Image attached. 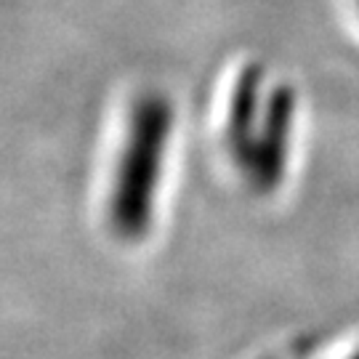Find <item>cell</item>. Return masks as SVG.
<instances>
[{
  "label": "cell",
  "instance_id": "cell-1",
  "mask_svg": "<svg viewBox=\"0 0 359 359\" xmlns=\"http://www.w3.org/2000/svg\"><path fill=\"white\" fill-rule=\"evenodd\" d=\"M173 133V107L163 93H144L130 107L123 149L117 157L109 224L120 240L139 243L152 229L157 189Z\"/></svg>",
  "mask_w": 359,
  "mask_h": 359
},
{
  "label": "cell",
  "instance_id": "cell-2",
  "mask_svg": "<svg viewBox=\"0 0 359 359\" xmlns=\"http://www.w3.org/2000/svg\"><path fill=\"white\" fill-rule=\"evenodd\" d=\"M295 120V93L287 83H280L266 93L264 115L245 157L237 163L248 184L258 194L274 192L285 179L290 157V136Z\"/></svg>",
  "mask_w": 359,
  "mask_h": 359
},
{
  "label": "cell",
  "instance_id": "cell-3",
  "mask_svg": "<svg viewBox=\"0 0 359 359\" xmlns=\"http://www.w3.org/2000/svg\"><path fill=\"white\" fill-rule=\"evenodd\" d=\"M264 86H266V72L261 65L245 67L243 72L234 80V88L229 96V109H226V149H229L231 160L240 163L248 152V147L253 142L261 115H264Z\"/></svg>",
  "mask_w": 359,
  "mask_h": 359
},
{
  "label": "cell",
  "instance_id": "cell-4",
  "mask_svg": "<svg viewBox=\"0 0 359 359\" xmlns=\"http://www.w3.org/2000/svg\"><path fill=\"white\" fill-rule=\"evenodd\" d=\"M351 359H359V351H357V354H354V357H351Z\"/></svg>",
  "mask_w": 359,
  "mask_h": 359
}]
</instances>
